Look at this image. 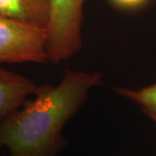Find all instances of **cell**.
<instances>
[{"instance_id":"cell-1","label":"cell","mask_w":156,"mask_h":156,"mask_svg":"<svg viewBox=\"0 0 156 156\" xmlns=\"http://www.w3.org/2000/svg\"><path fill=\"white\" fill-rule=\"evenodd\" d=\"M101 83L100 72L68 70L57 85H41L33 100L0 122V147L10 156H55L67 145L64 126Z\"/></svg>"},{"instance_id":"cell-2","label":"cell","mask_w":156,"mask_h":156,"mask_svg":"<svg viewBox=\"0 0 156 156\" xmlns=\"http://www.w3.org/2000/svg\"><path fill=\"white\" fill-rule=\"evenodd\" d=\"M87 0H50L47 25L49 61L57 64L75 56L83 44V6Z\"/></svg>"},{"instance_id":"cell-3","label":"cell","mask_w":156,"mask_h":156,"mask_svg":"<svg viewBox=\"0 0 156 156\" xmlns=\"http://www.w3.org/2000/svg\"><path fill=\"white\" fill-rule=\"evenodd\" d=\"M47 62V29L0 15V64Z\"/></svg>"},{"instance_id":"cell-4","label":"cell","mask_w":156,"mask_h":156,"mask_svg":"<svg viewBox=\"0 0 156 156\" xmlns=\"http://www.w3.org/2000/svg\"><path fill=\"white\" fill-rule=\"evenodd\" d=\"M40 86L0 64V122L22 107L30 95H36Z\"/></svg>"},{"instance_id":"cell-5","label":"cell","mask_w":156,"mask_h":156,"mask_svg":"<svg viewBox=\"0 0 156 156\" xmlns=\"http://www.w3.org/2000/svg\"><path fill=\"white\" fill-rule=\"evenodd\" d=\"M0 15L47 28L50 0H0Z\"/></svg>"},{"instance_id":"cell-6","label":"cell","mask_w":156,"mask_h":156,"mask_svg":"<svg viewBox=\"0 0 156 156\" xmlns=\"http://www.w3.org/2000/svg\"><path fill=\"white\" fill-rule=\"evenodd\" d=\"M114 91L134 102L156 124V83L139 89L114 88Z\"/></svg>"},{"instance_id":"cell-7","label":"cell","mask_w":156,"mask_h":156,"mask_svg":"<svg viewBox=\"0 0 156 156\" xmlns=\"http://www.w3.org/2000/svg\"><path fill=\"white\" fill-rule=\"evenodd\" d=\"M115 7L124 11H134L144 6L149 0H108Z\"/></svg>"}]
</instances>
